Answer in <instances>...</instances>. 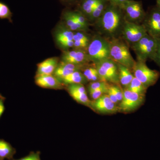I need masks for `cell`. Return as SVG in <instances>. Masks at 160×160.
<instances>
[{
  "instance_id": "27",
  "label": "cell",
  "mask_w": 160,
  "mask_h": 160,
  "mask_svg": "<svg viewBox=\"0 0 160 160\" xmlns=\"http://www.w3.org/2000/svg\"><path fill=\"white\" fill-rule=\"evenodd\" d=\"M109 86V83L98 81L96 82H90L88 85L87 89L89 92L102 88H108Z\"/></svg>"
},
{
  "instance_id": "2",
  "label": "cell",
  "mask_w": 160,
  "mask_h": 160,
  "mask_svg": "<svg viewBox=\"0 0 160 160\" xmlns=\"http://www.w3.org/2000/svg\"><path fill=\"white\" fill-rule=\"evenodd\" d=\"M109 58L118 64L132 70L135 61L129 50V46L121 37L109 40Z\"/></svg>"
},
{
  "instance_id": "21",
  "label": "cell",
  "mask_w": 160,
  "mask_h": 160,
  "mask_svg": "<svg viewBox=\"0 0 160 160\" xmlns=\"http://www.w3.org/2000/svg\"><path fill=\"white\" fill-rule=\"evenodd\" d=\"M63 17L65 26L71 31L74 32L78 31H86L85 28L72 16L69 11L65 12L63 13Z\"/></svg>"
},
{
  "instance_id": "31",
  "label": "cell",
  "mask_w": 160,
  "mask_h": 160,
  "mask_svg": "<svg viewBox=\"0 0 160 160\" xmlns=\"http://www.w3.org/2000/svg\"><path fill=\"white\" fill-rule=\"evenodd\" d=\"M41 152L40 151H32L29 152L28 155L26 157L18 159H13V160H41Z\"/></svg>"
},
{
  "instance_id": "25",
  "label": "cell",
  "mask_w": 160,
  "mask_h": 160,
  "mask_svg": "<svg viewBox=\"0 0 160 160\" xmlns=\"http://www.w3.org/2000/svg\"><path fill=\"white\" fill-rule=\"evenodd\" d=\"M124 89L138 94H145L148 88H146L142 83L134 77L130 84Z\"/></svg>"
},
{
  "instance_id": "16",
  "label": "cell",
  "mask_w": 160,
  "mask_h": 160,
  "mask_svg": "<svg viewBox=\"0 0 160 160\" xmlns=\"http://www.w3.org/2000/svg\"><path fill=\"white\" fill-rule=\"evenodd\" d=\"M86 66H78L71 63L65 62L61 61L58 64L53 75L61 82V81L64 78L74 72L82 71Z\"/></svg>"
},
{
  "instance_id": "28",
  "label": "cell",
  "mask_w": 160,
  "mask_h": 160,
  "mask_svg": "<svg viewBox=\"0 0 160 160\" xmlns=\"http://www.w3.org/2000/svg\"><path fill=\"white\" fill-rule=\"evenodd\" d=\"M12 13L8 6L4 3L0 2V18L11 19Z\"/></svg>"
},
{
  "instance_id": "30",
  "label": "cell",
  "mask_w": 160,
  "mask_h": 160,
  "mask_svg": "<svg viewBox=\"0 0 160 160\" xmlns=\"http://www.w3.org/2000/svg\"><path fill=\"white\" fill-rule=\"evenodd\" d=\"M108 89H109V87H108V88H102V89L90 92H89V95H90V98H91L92 99V100L97 99L98 98L102 96L103 95L107 94L108 91Z\"/></svg>"
},
{
  "instance_id": "1",
  "label": "cell",
  "mask_w": 160,
  "mask_h": 160,
  "mask_svg": "<svg viewBox=\"0 0 160 160\" xmlns=\"http://www.w3.org/2000/svg\"><path fill=\"white\" fill-rule=\"evenodd\" d=\"M126 21L121 7L109 2L102 14L93 24L97 33L110 40L121 37Z\"/></svg>"
},
{
  "instance_id": "36",
  "label": "cell",
  "mask_w": 160,
  "mask_h": 160,
  "mask_svg": "<svg viewBox=\"0 0 160 160\" xmlns=\"http://www.w3.org/2000/svg\"><path fill=\"white\" fill-rule=\"evenodd\" d=\"M62 1H64V2H66L68 3H72L74 2H75L76 0H62Z\"/></svg>"
},
{
  "instance_id": "37",
  "label": "cell",
  "mask_w": 160,
  "mask_h": 160,
  "mask_svg": "<svg viewBox=\"0 0 160 160\" xmlns=\"http://www.w3.org/2000/svg\"><path fill=\"white\" fill-rule=\"evenodd\" d=\"M157 5L156 6L160 8V0H156Z\"/></svg>"
},
{
  "instance_id": "17",
  "label": "cell",
  "mask_w": 160,
  "mask_h": 160,
  "mask_svg": "<svg viewBox=\"0 0 160 160\" xmlns=\"http://www.w3.org/2000/svg\"><path fill=\"white\" fill-rule=\"evenodd\" d=\"M58 58L57 57L49 58L38 65L36 75H53L58 64Z\"/></svg>"
},
{
  "instance_id": "22",
  "label": "cell",
  "mask_w": 160,
  "mask_h": 160,
  "mask_svg": "<svg viewBox=\"0 0 160 160\" xmlns=\"http://www.w3.org/2000/svg\"><path fill=\"white\" fill-rule=\"evenodd\" d=\"M98 0H82L78 11L82 13L89 20Z\"/></svg>"
},
{
  "instance_id": "12",
  "label": "cell",
  "mask_w": 160,
  "mask_h": 160,
  "mask_svg": "<svg viewBox=\"0 0 160 160\" xmlns=\"http://www.w3.org/2000/svg\"><path fill=\"white\" fill-rule=\"evenodd\" d=\"M62 61L82 66H86L90 62L86 50L75 49L63 52Z\"/></svg>"
},
{
  "instance_id": "24",
  "label": "cell",
  "mask_w": 160,
  "mask_h": 160,
  "mask_svg": "<svg viewBox=\"0 0 160 160\" xmlns=\"http://www.w3.org/2000/svg\"><path fill=\"white\" fill-rule=\"evenodd\" d=\"M83 74L88 82H94L100 81L96 66L92 63L91 66H86L82 69Z\"/></svg>"
},
{
  "instance_id": "19",
  "label": "cell",
  "mask_w": 160,
  "mask_h": 160,
  "mask_svg": "<svg viewBox=\"0 0 160 160\" xmlns=\"http://www.w3.org/2000/svg\"><path fill=\"white\" fill-rule=\"evenodd\" d=\"M16 153V149L10 143L0 139V160H13Z\"/></svg>"
},
{
  "instance_id": "33",
  "label": "cell",
  "mask_w": 160,
  "mask_h": 160,
  "mask_svg": "<svg viewBox=\"0 0 160 160\" xmlns=\"http://www.w3.org/2000/svg\"><path fill=\"white\" fill-rule=\"evenodd\" d=\"M6 98L0 94V118L2 115L5 110V102Z\"/></svg>"
},
{
  "instance_id": "26",
  "label": "cell",
  "mask_w": 160,
  "mask_h": 160,
  "mask_svg": "<svg viewBox=\"0 0 160 160\" xmlns=\"http://www.w3.org/2000/svg\"><path fill=\"white\" fill-rule=\"evenodd\" d=\"M70 14L76 21L82 25L86 29V31L89 29V22L87 18L80 12L76 10V11H69Z\"/></svg>"
},
{
  "instance_id": "4",
  "label": "cell",
  "mask_w": 160,
  "mask_h": 160,
  "mask_svg": "<svg viewBox=\"0 0 160 160\" xmlns=\"http://www.w3.org/2000/svg\"><path fill=\"white\" fill-rule=\"evenodd\" d=\"M157 47V40L147 33L136 43L130 46L137 58V61L145 62L152 60Z\"/></svg>"
},
{
  "instance_id": "13",
  "label": "cell",
  "mask_w": 160,
  "mask_h": 160,
  "mask_svg": "<svg viewBox=\"0 0 160 160\" xmlns=\"http://www.w3.org/2000/svg\"><path fill=\"white\" fill-rule=\"evenodd\" d=\"M74 32L68 29L65 25L61 24L56 29L55 34L58 45L65 50L73 48Z\"/></svg>"
},
{
  "instance_id": "6",
  "label": "cell",
  "mask_w": 160,
  "mask_h": 160,
  "mask_svg": "<svg viewBox=\"0 0 160 160\" xmlns=\"http://www.w3.org/2000/svg\"><path fill=\"white\" fill-rule=\"evenodd\" d=\"M100 81L111 84H120L117 63L111 58L95 64Z\"/></svg>"
},
{
  "instance_id": "14",
  "label": "cell",
  "mask_w": 160,
  "mask_h": 160,
  "mask_svg": "<svg viewBox=\"0 0 160 160\" xmlns=\"http://www.w3.org/2000/svg\"><path fill=\"white\" fill-rule=\"evenodd\" d=\"M66 86L67 92L75 101L89 108L91 100L88 98L87 91L84 85L72 84Z\"/></svg>"
},
{
  "instance_id": "32",
  "label": "cell",
  "mask_w": 160,
  "mask_h": 160,
  "mask_svg": "<svg viewBox=\"0 0 160 160\" xmlns=\"http://www.w3.org/2000/svg\"><path fill=\"white\" fill-rule=\"evenodd\" d=\"M157 47L156 51L155 53L154 58L152 61L160 67V38L157 39Z\"/></svg>"
},
{
  "instance_id": "8",
  "label": "cell",
  "mask_w": 160,
  "mask_h": 160,
  "mask_svg": "<svg viewBox=\"0 0 160 160\" xmlns=\"http://www.w3.org/2000/svg\"><path fill=\"white\" fill-rule=\"evenodd\" d=\"M123 97L118 106V111L128 113L136 110L144 103L145 94H140L127 90L123 89Z\"/></svg>"
},
{
  "instance_id": "3",
  "label": "cell",
  "mask_w": 160,
  "mask_h": 160,
  "mask_svg": "<svg viewBox=\"0 0 160 160\" xmlns=\"http://www.w3.org/2000/svg\"><path fill=\"white\" fill-rule=\"evenodd\" d=\"M86 52L89 61L93 64H98L109 58V40L96 33L92 37Z\"/></svg>"
},
{
  "instance_id": "23",
  "label": "cell",
  "mask_w": 160,
  "mask_h": 160,
  "mask_svg": "<svg viewBox=\"0 0 160 160\" xmlns=\"http://www.w3.org/2000/svg\"><path fill=\"white\" fill-rule=\"evenodd\" d=\"M108 0H98L94 7L92 13L89 19V22L94 23V22L102 14L103 12L108 6Z\"/></svg>"
},
{
  "instance_id": "18",
  "label": "cell",
  "mask_w": 160,
  "mask_h": 160,
  "mask_svg": "<svg viewBox=\"0 0 160 160\" xmlns=\"http://www.w3.org/2000/svg\"><path fill=\"white\" fill-rule=\"evenodd\" d=\"M117 65L120 85L123 86L124 88H126L131 82L134 76L129 68L118 63Z\"/></svg>"
},
{
  "instance_id": "10",
  "label": "cell",
  "mask_w": 160,
  "mask_h": 160,
  "mask_svg": "<svg viewBox=\"0 0 160 160\" xmlns=\"http://www.w3.org/2000/svg\"><path fill=\"white\" fill-rule=\"evenodd\" d=\"M142 24L147 33L155 38H160V8L155 6L146 13Z\"/></svg>"
},
{
  "instance_id": "35",
  "label": "cell",
  "mask_w": 160,
  "mask_h": 160,
  "mask_svg": "<svg viewBox=\"0 0 160 160\" xmlns=\"http://www.w3.org/2000/svg\"><path fill=\"white\" fill-rule=\"evenodd\" d=\"M129 0H108L109 3L116 6H121Z\"/></svg>"
},
{
  "instance_id": "20",
  "label": "cell",
  "mask_w": 160,
  "mask_h": 160,
  "mask_svg": "<svg viewBox=\"0 0 160 160\" xmlns=\"http://www.w3.org/2000/svg\"><path fill=\"white\" fill-rule=\"evenodd\" d=\"M88 82L82 72L81 71L74 72L64 78L61 81L65 86L69 84H81L84 85Z\"/></svg>"
},
{
  "instance_id": "9",
  "label": "cell",
  "mask_w": 160,
  "mask_h": 160,
  "mask_svg": "<svg viewBox=\"0 0 160 160\" xmlns=\"http://www.w3.org/2000/svg\"><path fill=\"white\" fill-rule=\"evenodd\" d=\"M147 34V32L142 24L130 22L126 21L121 38L129 47L136 43Z\"/></svg>"
},
{
  "instance_id": "5",
  "label": "cell",
  "mask_w": 160,
  "mask_h": 160,
  "mask_svg": "<svg viewBox=\"0 0 160 160\" xmlns=\"http://www.w3.org/2000/svg\"><path fill=\"white\" fill-rule=\"evenodd\" d=\"M134 77L137 78L146 88L153 86L160 77V72L150 69L145 62L136 61L132 70Z\"/></svg>"
},
{
  "instance_id": "7",
  "label": "cell",
  "mask_w": 160,
  "mask_h": 160,
  "mask_svg": "<svg viewBox=\"0 0 160 160\" xmlns=\"http://www.w3.org/2000/svg\"><path fill=\"white\" fill-rule=\"evenodd\" d=\"M120 7L124 12L126 21L136 24H142L146 16V12L141 2L129 0Z\"/></svg>"
},
{
  "instance_id": "29",
  "label": "cell",
  "mask_w": 160,
  "mask_h": 160,
  "mask_svg": "<svg viewBox=\"0 0 160 160\" xmlns=\"http://www.w3.org/2000/svg\"><path fill=\"white\" fill-rule=\"evenodd\" d=\"M109 88L111 89L117 98L119 103L122 101L123 97V89L120 86V84H111L109 85Z\"/></svg>"
},
{
  "instance_id": "11",
  "label": "cell",
  "mask_w": 160,
  "mask_h": 160,
  "mask_svg": "<svg viewBox=\"0 0 160 160\" xmlns=\"http://www.w3.org/2000/svg\"><path fill=\"white\" fill-rule=\"evenodd\" d=\"M89 108L102 114H112L118 111V106L111 101L107 94L91 101Z\"/></svg>"
},
{
  "instance_id": "15",
  "label": "cell",
  "mask_w": 160,
  "mask_h": 160,
  "mask_svg": "<svg viewBox=\"0 0 160 160\" xmlns=\"http://www.w3.org/2000/svg\"><path fill=\"white\" fill-rule=\"evenodd\" d=\"M35 83L41 88L56 90L64 89L65 86L53 75H36Z\"/></svg>"
},
{
  "instance_id": "34",
  "label": "cell",
  "mask_w": 160,
  "mask_h": 160,
  "mask_svg": "<svg viewBox=\"0 0 160 160\" xmlns=\"http://www.w3.org/2000/svg\"><path fill=\"white\" fill-rule=\"evenodd\" d=\"M107 94L108 95V96L109 97V98H110V99L111 100V101H112L113 103H114L115 104H116V105H117V104H118L119 102L118 101L117 98H116L114 93L112 92V91L111 89L109 88V87Z\"/></svg>"
}]
</instances>
